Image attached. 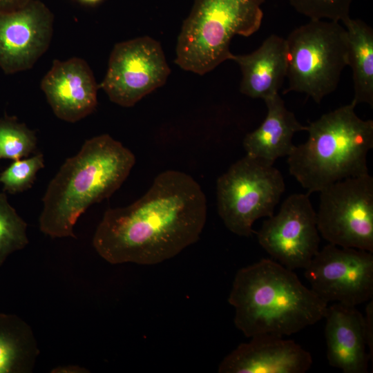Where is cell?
<instances>
[{
    "instance_id": "cell-1",
    "label": "cell",
    "mask_w": 373,
    "mask_h": 373,
    "mask_svg": "<svg viewBox=\"0 0 373 373\" xmlns=\"http://www.w3.org/2000/svg\"><path fill=\"white\" fill-rule=\"evenodd\" d=\"M207 214L205 195L194 178L166 170L134 202L106 210L93 246L113 265H157L198 240Z\"/></svg>"
},
{
    "instance_id": "cell-2",
    "label": "cell",
    "mask_w": 373,
    "mask_h": 373,
    "mask_svg": "<svg viewBox=\"0 0 373 373\" xmlns=\"http://www.w3.org/2000/svg\"><path fill=\"white\" fill-rule=\"evenodd\" d=\"M135 163L132 151L108 134L86 140L48 184L40 231L52 238H76L74 227L79 217L119 189Z\"/></svg>"
},
{
    "instance_id": "cell-3",
    "label": "cell",
    "mask_w": 373,
    "mask_h": 373,
    "mask_svg": "<svg viewBox=\"0 0 373 373\" xmlns=\"http://www.w3.org/2000/svg\"><path fill=\"white\" fill-rule=\"evenodd\" d=\"M228 302L236 327L250 338L297 333L323 319L328 306L293 270L265 258L236 272Z\"/></svg>"
},
{
    "instance_id": "cell-4",
    "label": "cell",
    "mask_w": 373,
    "mask_h": 373,
    "mask_svg": "<svg viewBox=\"0 0 373 373\" xmlns=\"http://www.w3.org/2000/svg\"><path fill=\"white\" fill-rule=\"evenodd\" d=\"M353 103L310 122L305 142L287 156L290 174L307 193L333 183L369 173L367 156L373 148V121L355 113Z\"/></svg>"
},
{
    "instance_id": "cell-5",
    "label": "cell",
    "mask_w": 373,
    "mask_h": 373,
    "mask_svg": "<svg viewBox=\"0 0 373 373\" xmlns=\"http://www.w3.org/2000/svg\"><path fill=\"white\" fill-rule=\"evenodd\" d=\"M265 1L195 0L178 37L175 63L203 75L229 60L233 37H249L260 28Z\"/></svg>"
},
{
    "instance_id": "cell-6",
    "label": "cell",
    "mask_w": 373,
    "mask_h": 373,
    "mask_svg": "<svg viewBox=\"0 0 373 373\" xmlns=\"http://www.w3.org/2000/svg\"><path fill=\"white\" fill-rule=\"evenodd\" d=\"M285 91L305 93L320 103L338 86L347 66V36L339 22L310 20L288 35Z\"/></svg>"
},
{
    "instance_id": "cell-7",
    "label": "cell",
    "mask_w": 373,
    "mask_h": 373,
    "mask_svg": "<svg viewBox=\"0 0 373 373\" xmlns=\"http://www.w3.org/2000/svg\"><path fill=\"white\" fill-rule=\"evenodd\" d=\"M285 189L283 175L274 164L246 155L217 180L219 216L230 231L249 237L258 219L274 215Z\"/></svg>"
},
{
    "instance_id": "cell-8",
    "label": "cell",
    "mask_w": 373,
    "mask_h": 373,
    "mask_svg": "<svg viewBox=\"0 0 373 373\" xmlns=\"http://www.w3.org/2000/svg\"><path fill=\"white\" fill-rule=\"evenodd\" d=\"M316 218L329 244L373 253V178L367 173L322 189Z\"/></svg>"
},
{
    "instance_id": "cell-9",
    "label": "cell",
    "mask_w": 373,
    "mask_h": 373,
    "mask_svg": "<svg viewBox=\"0 0 373 373\" xmlns=\"http://www.w3.org/2000/svg\"><path fill=\"white\" fill-rule=\"evenodd\" d=\"M171 73L160 42L149 36L117 43L99 85L110 100L131 107L162 86Z\"/></svg>"
},
{
    "instance_id": "cell-10",
    "label": "cell",
    "mask_w": 373,
    "mask_h": 373,
    "mask_svg": "<svg viewBox=\"0 0 373 373\" xmlns=\"http://www.w3.org/2000/svg\"><path fill=\"white\" fill-rule=\"evenodd\" d=\"M311 289L327 303L356 306L372 299V253L327 244L305 269Z\"/></svg>"
},
{
    "instance_id": "cell-11",
    "label": "cell",
    "mask_w": 373,
    "mask_h": 373,
    "mask_svg": "<svg viewBox=\"0 0 373 373\" xmlns=\"http://www.w3.org/2000/svg\"><path fill=\"white\" fill-rule=\"evenodd\" d=\"M309 193H294L257 232L260 245L278 263L294 270L305 269L319 251L316 212Z\"/></svg>"
},
{
    "instance_id": "cell-12",
    "label": "cell",
    "mask_w": 373,
    "mask_h": 373,
    "mask_svg": "<svg viewBox=\"0 0 373 373\" xmlns=\"http://www.w3.org/2000/svg\"><path fill=\"white\" fill-rule=\"evenodd\" d=\"M53 22V14L39 0L0 11V68L6 74L32 68L50 46Z\"/></svg>"
},
{
    "instance_id": "cell-13",
    "label": "cell",
    "mask_w": 373,
    "mask_h": 373,
    "mask_svg": "<svg viewBox=\"0 0 373 373\" xmlns=\"http://www.w3.org/2000/svg\"><path fill=\"white\" fill-rule=\"evenodd\" d=\"M99 88L90 66L79 57L54 60L41 81V88L54 114L71 123L96 109Z\"/></svg>"
},
{
    "instance_id": "cell-14",
    "label": "cell",
    "mask_w": 373,
    "mask_h": 373,
    "mask_svg": "<svg viewBox=\"0 0 373 373\" xmlns=\"http://www.w3.org/2000/svg\"><path fill=\"white\" fill-rule=\"evenodd\" d=\"M227 355L220 373H305L312 366L311 354L292 340L270 334L251 337Z\"/></svg>"
},
{
    "instance_id": "cell-15",
    "label": "cell",
    "mask_w": 373,
    "mask_h": 373,
    "mask_svg": "<svg viewBox=\"0 0 373 373\" xmlns=\"http://www.w3.org/2000/svg\"><path fill=\"white\" fill-rule=\"evenodd\" d=\"M325 336L329 364L344 373H366L371 358L365 318L356 306H327Z\"/></svg>"
},
{
    "instance_id": "cell-16",
    "label": "cell",
    "mask_w": 373,
    "mask_h": 373,
    "mask_svg": "<svg viewBox=\"0 0 373 373\" xmlns=\"http://www.w3.org/2000/svg\"><path fill=\"white\" fill-rule=\"evenodd\" d=\"M229 60L240 67L241 93L254 99H266L278 94L287 74L285 39L269 35L254 52L232 54Z\"/></svg>"
},
{
    "instance_id": "cell-17",
    "label": "cell",
    "mask_w": 373,
    "mask_h": 373,
    "mask_svg": "<svg viewBox=\"0 0 373 373\" xmlns=\"http://www.w3.org/2000/svg\"><path fill=\"white\" fill-rule=\"evenodd\" d=\"M267 113L256 130L243 140L246 155L274 164L281 157L288 156L294 147L296 133L307 131L291 111H289L279 93L264 100Z\"/></svg>"
},
{
    "instance_id": "cell-18",
    "label": "cell",
    "mask_w": 373,
    "mask_h": 373,
    "mask_svg": "<svg viewBox=\"0 0 373 373\" xmlns=\"http://www.w3.org/2000/svg\"><path fill=\"white\" fill-rule=\"evenodd\" d=\"M343 23L347 36V66L352 71L356 106L367 104L373 107V30L359 19L350 17Z\"/></svg>"
},
{
    "instance_id": "cell-19",
    "label": "cell",
    "mask_w": 373,
    "mask_h": 373,
    "mask_svg": "<svg viewBox=\"0 0 373 373\" xmlns=\"http://www.w3.org/2000/svg\"><path fill=\"white\" fill-rule=\"evenodd\" d=\"M39 354L31 327L16 314L0 312V373H30Z\"/></svg>"
},
{
    "instance_id": "cell-20",
    "label": "cell",
    "mask_w": 373,
    "mask_h": 373,
    "mask_svg": "<svg viewBox=\"0 0 373 373\" xmlns=\"http://www.w3.org/2000/svg\"><path fill=\"white\" fill-rule=\"evenodd\" d=\"M37 137L35 131L15 117L0 118V160L12 161L28 157L37 149Z\"/></svg>"
},
{
    "instance_id": "cell-21",
    "label": "cell",
    "mask_w": 373,
    "mask_h": 373,
    "mask_svg": "<svg viewBox=\"0 0 373 373\" xmlns=\"http://www.w3.org/2000/svg\"><path fill=\"white\" fill-rule=\"evenodd\" d=\"M27 227L9 202L6 192H0V267L9 256L28 245Z\"/></svg>"
},
{
    "instance_id": "cell-22",
    "label": "cell",
    "mask_w": 373,
    "mask_h": 373,
    "mask_svg": "<svg viewBox=\"0 0 373 373\" xmlns=\"http://www.w3.org/2000/svg\"><path fill=\"white\" fill-rule=\"evenodd\" d=\"M44 167L41 153L12 162L0 173L3 191L15 194L26 191L34 184L37 173Z\"/></svg>"
},
{
    "instance_id": "cell-23",
    "label": "cell",
    "mask_w": 373,
    "mask_h": 373,
    "mask_svg": "<svg viewBox=\"0 0 373 373\" xmlns=\"http://www.w3.org/2000/svg\"><path fill=\"white\" fill-rule=\"evenodd\" d=\"M298 13L310 20L342 23L349 18L352 0H289Z\"/></svg>"
},
{
    "instance_id": "cell-24",
    "label": "cell",
    "mask_w": 373,
    "mask_h": 373,
    "mask_svg": "<svg viewBox=\"0 0 373 373\" xmlns=\"http://www.w3.org/2000/svg\"><path fill=\"white\" fill-rule=\"evenodd\" d=\"M365 322L366 332L369 343V352L371 356L372 355V348H373V303L372 299L370 300L365 312Z\"/></svg>"
},
{
    "instance_id": "cell-25",
    "label": "cell",
    "mask_w": 373,
    "mask_h": 373,
    "mask_svg": "<svg viewBox=\"0 0 373 373\" xmlns=\"http://www.w3.org/2000/svg\"><path fill=\"white\" fill-rule=\"evenodd\" d=\"M31 0H0V11L8 12L26 6Z\"/></svg>"
},
{
    "instance_id": "cell-26",
    "label": "cell",
    "mask_w": 373,
    "mask_h": 373,
    "mask_svg": "<svg viewBox=\"0 0 373 373\" xmlns=\"http://www.w3.org/2000/svg\"><path fill=\"white\" fill-rule=\"evenodd\" d=\"M52 373H87V369L77 365H59L51 370Z\"/></svg>"
},
{
    "instance_id": "cell-27",
    "label": "cell",
    "mask_w": 373,
    "mask_h": 373,
    "mask_svg": "<svg viewBox=\"0 0 373 373\" xmlns=\"http://www.w3.org/2000/svg\"><path fill=\"white\" fill-rule=\"evenodd\" d=\"M79 2L86 5H96L100 3L102 0H78Z\"/></svg>"
}]
</instances>
